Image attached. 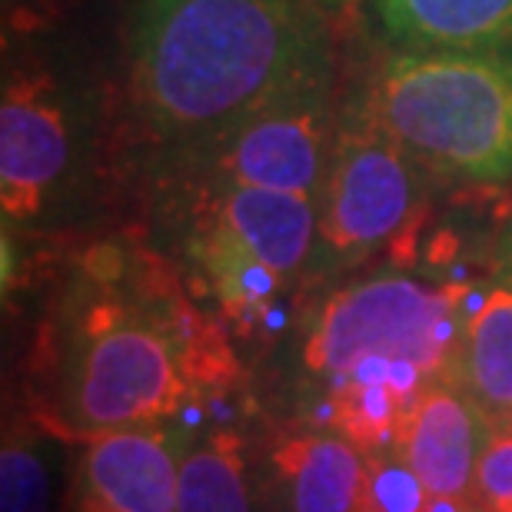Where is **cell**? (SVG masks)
<instances>
[{
    "instance_id": "15",
    "label": "cell",
    "mask_w": 512,
    "mask_h": 512,
    "mask_svg": "<svg viewBox=\"0 0 512 512\" xmlns=\"http://www.w3.org/2000/svg\"><path fill=\"white\" fill-rule=\"evenodd\" d=\"M473 512H512V433H493L473 486Z\"/></svg>"
},
{
    "instance_id": "7",
    "label": "cell",
    "mask_w": 512,
    "mask_h": 512,
    "mask_svg": "<svg viewBox=\"0 0 512 512\" xmlns=\"http://www.w3.org/2000/svg\"><path fill=\"white\" fill-rule=\"evenodd\" d=\"M456 389L496 433L512 409V197L506 190L493 200L473 247Z\"/></svg>"
},
{
    "instance_id": "1",
    "label": "cell",
    "mask_w": 512,
    "mask_h": 512,
    "mask_svg": "<svg viewBox=\"0 0 512 512\" xmlns=\"http://www.w3.org/2000/svg\"><path fill=\"white\" fill-rule=\"evenodd\" d=\"M20 409L60 443L197 423L250 376L230 330L140 227L47 243Z\"/></svg>"
},
{
    "instance_id": "10",
    "label": "cell",
    "mask_w": 512,
    "mask_h": 512,
    "mask_svg": "<svg viewBox=\"0 0 512 512\" xmlns=\"http://www.w3.org/2000/svg\"><path fill=\"white\" fill-rule=\"evenodd\" d=\"M493 436L486 416L453 383H439L419 396L396 446L429 503L473 512V486L483 449Z\"/></svg>"
},
{
    "instance_id": "3",
    "label": "cell",
    "mask_w": 512,
    "mask_h": 512,
    "mask_svg": "<svg viewBox=\"0 0 512 512\" xmlns=\"http://www.w3.org/2000/svg\"><path fill=\"white\" fill-rule=\"evenodd\" d=\"M137 177L114 50L60 24L4 37L0 213L4 237L60 243L133 213Z\"/></svg>"
},
{
    "instance_id": "9",
    "label": "cell",
    "mask_w": 512,
    "mask_h": 512,
    "mask_svg": "<svg viewBox=\"0 0 512 512\" xmlns=\"http://www.w3.org/2000/svg\"><path fill=\"white\" fill-rule=\"evenodd\" d=\"M197 423L120 429L80 443L64 512H177L180 453Z\"/></svg>"
},
{
    "instance_id": "11",
    "label": "cell",
    "mask_w": 512,
    "mask_h": 512,
    "mask_svg": "<svg viewBox=\"0 0 512 512\" xmlns=\"http://www.w3.org/2000/svg\"><path fill=\"white\" fill-rule=\"evenodd\" d=\"M366 10L393 47L512 60V0H366Z\"/></svg>"
},
{
    "instance_id": "8",
    "label": "cell",
    "mask_w": 512,
    "mask_h": 512,
    "mask_svg": "<svg viewBox=\"0 0 512 512\" xmlns=\"http://www.w3.org/2000/svg\"><path fill=\"white\" fill-rule=\"evenodd\" d=\"M253 486L263 512H363L366 453L330 429L270 416L253 436Z\"/></svg>"
},
{
    "instance_id": "14",
    "label": "cell",
    "mask_w": 512,
    "mask_h": 512,
    "mask_svg": "<svg viewBox=\"0 0 512 512\" xmlns=\"http://www.w3.org/2000/svg\"><path fill=\"white\" fill-rule=\"evenodd\" d=\"M363 512H433L423 483L409 469L399 446L366 456Z\"/></svg>"
},
{
    "instance_id": "12",
    "label": "cell",
    "mask_w": 512,
    "mask_h": 512,
    "mask_svg": "<svg viewBox=\"0 0 512 512\" xmlns=\"http://www.w3.org/2000/svg\"><path fill=\"white\" fill-rule=\"evenodd\" d=\"M233 396L213 403L180 453L177 512H256L253 433L227 416Z\"/></svg>"
},
{
    "instance_id": "6",
    "label": "cell",
    "mask_w": 512,
    "mask_h": 512,
    "mask_svg": "<svg viewBox=\"0 0 512 512\" xmlns=\"http://www.w3.org/2000/svg\"><path fill=\"white\" fill-rule=\"evenodd\" d=\"M336 127H340V44L316 57L290 87L266 100L256 114L213 140L210 147L143 173L140 183L157 177H193L316 200L333 153Z\"/></svg>"
},
{
    "instance_id": "13",
    "label": "cell",
    "mask_w": 512,
    "mask_h": 512,
    "mask_svg": "<svg viewBox=\"0 0 512 512\" xmlns=\"http://www.w3.org/2000/svg\"><path fill=\"white\" fill-rule=\"evenodd\" d=\"M54 436L20 416L4 433L0 453V512H54Z\"/></svg>"
},
{
    "instance_id": "17",
    "label": "cell",
    "mask_w": 512,
    "mask_h": 512,
    "mask_svg": "<svg viewBox=\"0 0 512 512\" xmlns=\"http://www.w3.org/2000/svg\"><path fill=\"white\" fill-rule=\"evenodd\" d=\"M496 433H512V409H509V413H506V419H503V423H499V429H496Z\"/></svg>"
},
{
    "instance_id": "2",
    "label": "cell",
    "mask_w": 512,
    "mask_h": 512,
    "mask_svg": "<svg viewBox=\"0 0 512 512\" xmlns=\"http://www.w3.org/2000/svg\"><path fill=\"white\" fill-rule=\"evenodd\" d=\"M333 44L306 0H117L114 70L137 183L243 124Z\"/></svg>"
},
{
    "instance_id": "16",
    "label": "cell",
    "mask_w": 512,
    "mask_h": 512,
    "mask_svg": "<svg viewBox=\"0 0 512 512\" xmlns=\"http://www.w3.org/2000/svg\"><path fill=\"white\" fill-rule=\"evenodd\" d=\"M306 4H310L336 34H343V30L360 24V7H366V0H306Z\"/></svg>"
},
{
    "instance_id": "4",
    "label": "cell",
    "mask_w": 512,
    "mask_h": 512,
    "mask_svg": "<svg viewBox=\"0 0 512 512\" xmlns=\"http://www.w3.org/2000/svg\"><path fill=\"white\" fill-rule=\"evenodd\" d=\"M340 87L443 190H512V60L336 34Z\"/></svg>"
},
{
    "instance_id": "5",
    "label": "cell",
    "mask_w": 512,
    "mask_h": 512,
    "mask_svg": "<svg viewBox=\"0 0 512 512\" xmlns=\"http://www.w3.org/2000/svg\"><path fill=\"white\" fill-rule=\"evenodd\" d=\"M439 197L443 187L340 87V127L316 197L306 290L383 260L426 220Z\"/></svg>"
}]
</instances>
